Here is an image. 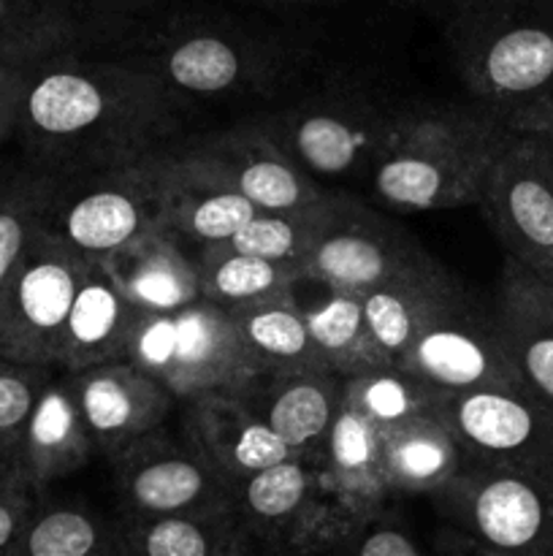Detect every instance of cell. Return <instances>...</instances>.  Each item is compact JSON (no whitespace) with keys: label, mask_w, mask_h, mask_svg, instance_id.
<instances>
[{"label":"cell","mask_w":553,"mask_h":556,"mask_svg":"<svg viewBox=\"0 0 553 556\" xmlns=\"http://www.w3.org/2000/svg\"><path fill=\"white\" fill-rule=\"evenodd\" d=\"M119 500L130 516L177 514L228 503V483L206 465L190 440L144 434L108 459Z\"/></svg>","instance_id":"cell-15"},{"label":"cell","mask_w":553,"mask_h":556,"mask_svg":"<svg viewBox=\"0 0 553 556\" xmlns=\"http://www.w3.org/2000/svg\"><path fill=\"white\" fill-rule=\"evenodd\" d=\"M141 309L123 296L103 261H85L79 288L65 320L57 367L63 372L123 362Z\"/></svg>","instance_id":"cell-25"},{"label":"cell","mask_w":553,"mask_h":556,"mask_svg":"<svg viewBox=\"0 0 553 556\" xmlns=\"http://www.w3.org/2000/svg\"><path fill=\"white\" fill-rule=\"evenodd\" d=\"M399 367L448 394L475 389H526L504 351L493 313L477 307L464 288L417 331Z\"/></svg>","instance_id":"cell-14"},{"label":"cell","mask_w":553,"mask_h":556,"mask_svg":"<svg viewBox=\"0 0 553 556\" xmlns=\"http://www.w3.org/2000/svg\"><path fill=\"white\" fill-rule=\"evenodd\" d=\"M160 166L155 155L119 166L49 174L43 231L85 261H103L160 228Z\"/></svg>","instance_id":"cell-7"},{"label":"cell","mask_w":553,"mask_h":556,"mask_svg":"<svg viewBox=\"0 0 553 556\" xmlns=\"http://www.w3.org/2000/svg\"><path fill=\"white\" fill-rule=\"evenodd\" d=\"M95 454L85 418L65 375L49 378L33 402L16 443V462L36 492L74 476Z\"/></svg>","instance_id":"cell-23"},{"label":"cell","mask_w":553,"mask_h":556,"mask_svg":"<svg viewBox=\"0 0 553 556\" xmlns=\"http://www.w3.org/2000/svg\"><path fill=\"white\" fill-rule=\"evenodd\" d=\"M157 166L163 228L177 233L182 242H193L198 248L226 242L258 212V206L233 190L226 179L179 150L177 141L157 152Z\"/></svg>","instance_id":"cell-19"},{"label":"cell","mask_w":553,"mask_h":556,"mask_svg":"<svg viewBox=\"0 0 553 556\" xmlns=\"http://www.w3.org/2000/svg\"><path fill=\"white\" fill-rule=\"evenodd\" d=\"M314 465L325 492L350 516L380 514L394 494L385 472L383 429L345 400Z\"/></svg>","instance_id":"cell-22"},{"label":"cell","mask_w":553,"mask_h":556,"mask_svg":"<svg viewBox=\"0 0 553 556\" xmlns=\"http://www.w3.org/2000/svg\"><path fill=\"white\" fill-rule=\"evenodd\" d=\"M108 277L141 313H171L201 299L195 255L168 228H152L103 258Z\"/></svg>","instance_id":"cell-24"},{"label":"cell","mask_w":553,"mask_h":556,"mask_svg":"<svg viewBox=\"0 0 553 556\" xmlns=\"http://www.w3.org/2000/svg\"><path fill=\"white\" fill-rule=\"evenodd\" d=\"M442 413L464 459L553 489V405L526 389H475L445 396Z\"/></svg>","instance_id":"cell-12"},{"label":"cell","mask_w":553,"mask_h":556,"mask_svg":"<svg viewBox=\"0 0 553 556\" xmlns=\"http://www.w3.org/2000/svg\"><path fill=\"white\" fill-rule=\"evenodd\" d=\"M385 472L394 494H437L461 470L464 448L439 410L385 429Z\"/></svg>","instance_id":"cell-28"},{"label":"cell","mask_w":553,"mask_h":556,"mask_svg":"<svg viewBox=\"0 0 553 556\" xmlns=\"http://www.w3.org/2000/svg\"><path fill=\"white\" fill-rule=\"evenodd\" d=\"M119 521H106L74 505L33 510L9 556H123Z\"/></svg>","instance_id":"cell-32"},{"label":"cell","mask_w":553,"mask_h":556,"mask_svg":"<svg viewBox=\"0 0 553 556\" xmlns=\"http://www.w3.org/2000/svg\"><path fill=\"white\" fill-rule=\"evenodd\" d=\"M442 33L472 101L507 128L553 98V0H445Z\"/></svg>","instance_id":"cell-2"},{"label":"cell","mask_w":553,"mask_h":556,"mask_svg":"<svg viewBox=\"0 0 553 556\" xmlns=\"http://www.w3.org/2000/svg\"><path fill=\"white\" fill-rule=\"evenodd\" d=\"M399 3H417V0H399Z\"/></svg>","instance_id":"cell-44"},{"label":"cell","mask_w":553,"mask_h":556,"mask_svg":"<svg viewBox=\"0 0 553 556\" xmlns=\"http://www.w3.org/2000/svg\"><path fill=\"white\" fill-rule=\"evenodd\" d=\"M125 362L150 372L184 402L206 394H239L260 372L231 313L209 299L171 313L141 315Z\"/></svg>","instance_id":"cell-6"},{"label":"cell","mask_w":553,"mask_h":556,"mask_svg":"<svg viewBox=\"0 0 553 556\" xmlns=\"http://www.w3.org/2000/svg\"><path fill=\"white\" fill-rule=\"evenodd\" d=\"M22 96H25V68L0 63V144L16 136Z\"/></svg>","instance_id":"cell-40"},{"label":"cell","mask_w":553,"mask_h":556,"mask_svg":"<svg viewBox=\"0 0 553 556\" xmlns=\"http://www.w3.org/2000/svg\"><path fill=\"white\" fill-rule=\"evenodd\" d=\"M228 313L258 369L323 367L293 288L239 304Z\"/></svg>","instance_id":"cell-30"},{"label":"cell","mask_w":553,"mask_h":556,"mask_svg":"<svg viewBox=\"0 0 553 556\" xmlns=\"http://www.w3.org/2000/svg\"><path fill=\"white\" fill-rule=\"evenodd\" d=\"M423 548L401 527L385 521V510L372 516H350L336 541L334 554L358 556H417Z\"/></svg>","instance_id":"cell-38"},{"label":"cell","mask_w":553,"mask_h":556,"mask_svg":"<svg viewBox=\"0 0 553 556\" xmlns=\"http://www.w3.org/2000/svg\"><path fill=\"white\" fill-rule=\"evenodd\" d=\"M434 497L483 554L553 556V489L502 467L464 459Z\"/></svg>","instance_id":"cell-11"},{"label":"cell","mask_w":553,"mask_h":556,"mask_svg":"<svg viewBox=\"0 0 553 556\" xmlns=\"http://www.w3.org/2000/svg\"><path fill=\"white\" fill-rule=\"evenodd\" d=\"M101 36L106 30L74 0H0V63L27 68Z\"/></svg>","instance_id":"cell-29"},{"label":"cell","mask_w":553,"mask_h":556,"mask_svg":"<svg viewBox=\"0 0 553 556\" xmlns=\"http://www.w3.org/2000/svg\"><path fill=\"white\" fill-rule=\"evenodd\" d=\"M228 503L258 554H334L350 519L325 492L314 459L301 454L231 483Z\"/></svg>","instance_id":"cell-9"},{"label":"cell","mask_w":553,"mask_h":556,"mask_svg":"<svg viewBox=\"0 0 553 556\" xmlns=\"http://www.w3.org/2000/svg\"><path fill=\"white\" fill-rule=\"evenodd\" d=\"M85 14H90L106 33L119 30L130 16L141 14L157 0H74Z\"/></svg>","instance_id":"cell-41"},{"label":"cell","mask_w":553,"mask_h":556,"mask_svg":"<svg viewBox=\"0 0 553 556\" xmlns=\"http://www.w3.org/2000/svg\"><path fill=\"white\" fill-rule=\"evenodd\" d=\"M412 106L369 87H334L253 117L312 177L372 174Z\"/></svg>","instance_id":"cell-5"},{"label":"cell","mask_w":553,"mask_h":556,"mask_svg":"<svg viewBox=\"0 0 553 556\" xmlns=\"http://www.w3.org/2000/svg\"><path fill=\"white\" fill-rule=\"evenodd\" d=\"M49 378L52 367L9 362L0 356V456L16 454L27 413Z\"/></svg>","instance_id":"cell-37"},{"label":"cell","mask_w":553,"mask_h":556,"mask_svg":"<svg viewBox=\"0 0 553 556\" xmlns=\"http://www.w3.org/2000/svg\"><path fill=\"white\" fill-rule=\"evenodd\" d=\"M432 261L404 228L350 195H334L304 258V280L366 293L369 288Z\"/></svg>","instance_id":"cell-13"},{"label":"cell","mask_w":553,"mask_h":556,"mask_svg":"<svg viewBox=\"0 0 553 556\" xmlns=\"http://www.w3.org/2000/svg\"><path fill=\"white\" fill-rule=\"evenodd\" d=\"M331 199L334 193L296 210H258L231 239H226V244L258 258L296 266L304 275V258L314 233L323 226Z\"/></svg>","instance_id":"cell-36"},{"label":"cell","mask_w":553,"mask_h":556,"mask_svg":"<svg viewBox=\"0 0 553 556\" xmlns=\"http://www.w3.org/2000/svg\"><path fill=\"white\" fill-rule=\"evenodd\" d=\"M459 291L461 286L455 277L437 261H432L361 293L369 329L385 356L399 364L417 331Z\"/></svg>","instance_id":"cell-27"},{"label":"cell","mask_w":553,"mask_h":556,"mask_svg":"<svg viewBox=\"0 0 553 556\" xmlns=\"http://www.w3.org/2000/svg\"><path fill=\"white\" fill-rule=\"evenodd\" d=\"M179 101L146 71L81 49L25 68L20 139L49 174L144 161L179 139Z\"/></svg>","instance_id":"cell-1"},{"label":"cell","mask_w":553,"mask_h":556,"mask_svg":"<svg viewBox=\"0 0 553 556\" xmlns=\"http://www.w3.org/2000/svg\"><path fill=\"white\" fill-rule=\"evenodd\" d=\"M119 60L155 76L177 101H226L276 90L296 58L280 41L247 27L177 20L133 38Z\"/></svg>","instance_id":"cell-4"},{"label":"cell","mask_w":553,"mask_h":556,"mask_svg":"<svg viewBox=\"0 0 553 556\" xmlns=\"http://www.w3.org/2000/svg\"><path fill=\"white\" fill-rule=\"evenodd\" d=\"M239 400L285 440L293 454L318 459L331 421L345 400V378L323 367L260 369Z\"/></svg>","instance_id":"cell-18"},{"label":"cell","mask_w":553,"mask_h":556,"mask_svg":"<svg viewBox=\"0 0 553 556\" xmlns=\"http://www.w3.org/2000/svg\"><path fill=\"white\" fill-rule=\"evenodd\" d=\"M63 375L74 391L95 451L106 459L133 440L160 429L177 402L160 380L125 358Z\"/></svg>","instance_id":"cell-17"},{"label":"cell","mask_w":553,"mask_h":556,"mask_svg":"<svg viewBox=\"0 0 553 556\" xmlns=\"http://www.w3.org/2000/svg\"><path fill=\"white\" fill-rule=\"evenodd\" d=\"M128 556H247L258 554L231 503L177 514L119 519Z\"/></svg>","instance_id":"cell-26"},{"label":"cell","mask_w":553,"mask_h":556,"mask_svg":"<svg viewBox=\"0 0 553 556\" xmlns=\"http://www.w3.org/2000/svg\"><path fill=\"white\" fill-rule=\"evenodd\" d=\"M38 503L41 492H36L20 470L16 454L0 456V554L11 552Z\"/></svg>","instance_id":"cell-39"},{"label":"cell","mask_w":553,"mask_h":556,"mask_svg":"<svg viewBox=\"0 0 553 556\" xmlns=\"http://www.w3.org/2000/svg\"><path fill=\"white\" fill-rule=\"evenodd\" d=\"M85 258L41 231L0 288V356L9 362L57 367L74 293Z\"/></svg>","instance_id":"cell-10"},{"label":"cell","mask_w":553,"mask_h":556,"mask_svg":"<svg viewBox=\"0 0 553 556\" xmlns=\"http://www.w3.org/2000/svg\"><path fill=\"white\" fill-rule=\"evenodd\" d=\"M177 144L258 210H296L325 195L318 179L304 172L255 119L177 139Z\"/></svg>","instance_id":"cell-16"},{"label":"cell","mask_w":553,"mask_h":556,"mask_svg":"<svg viewBox=\"0 0 553 556\" xmlns=\"http://www.w3.org/2000/svg\"><path fill=\"white\" fill-rule=\"evenodd\" d=\"M493 318L518 378L531 394L553 405V282L507 258Z\"/></svg>","instance_id":"cell-20"},{"label":"cell","mask_w":553,"mask_h":556,"mask_svg":"<svg viewBox=\"0 0 553 556\" xmlns=\"http://www.w3.org/2000/svg\"><path fill=\"white\" fill-rule=\"evenodd\" d=\"M445 396L448 391L426 383L399 364H383L345 378V402L372 418L383 432L412 416L439 410Z\"/></svg>","instance_id":"cell-34"},{"label":"cell","mask_w":553,"mask_h":556,"mask_svg":"<svg viewBox=\"0 0 553 556\" xmlns=\"http://www.w3.org/2000/svg\"><path fill=\"white\" fill-rule=\"evenodd\" d=\"M195 266H198L201 299H209L226 309L271 293L291 291L296 282L304 280L296 266L242 253L226 242L198 248Z\"/></svg>","instance_id":"cell-33"},{"label":"cell","mask_w":553,"mask_h":556,"mask_svg":"<svg viewBox=\"0 0 553 556\" xmlns=\"http://www.w3.org/2000/svg\"><path fill=\"white\" fill-rule=\"evenodd\" d=\"M47 193L49 172L36 163H0V288L43 228Z\"/></svg>","instance_id":"cell-35"},{"label":"cell","mask_w":553,"mask_h":556,"mask_svg":"<svg viewBox=\"0 0 553 556\" xmlns=\"http://www.w3.org/2000/svg\"><path fill=\"white\" fill-rule=\"evenodd\" d=\"M323 288L325 293L312 304H304L296 296L314 348L323 358V367L342 378H350V375L366 372L383 364H394L369 329L361 293L345 291V288Z\"/></svg>","instance_id":"cell-31"},{"label":"cell","mask_w":553,"mask_h":556,"mask_svg":"<svg viewBox=\"0 0 553 556\" xmlns=\"http://www.w3.org/2000/svg\"><path fill=\"white\" fill-rule=\"evenodd\" d=\"M510 128L535 130V134H542L548 136V139H553V98L551 101L540 103V106L529 109V112H524L520 117H515L513 123H510Z\"/></svg>","instance_id":"cell-42"},{"label":"cell","mask_w":553,"mask_h":556,"mask_svg":"<svg viewBox=\"0 0 553 556\" xmlns=\"http://www.w3.org/2000/svg\"><path fill=\"white\" fill-rule=\"evenodd\" d=\"M184 438L228 486L293 454L285 440L233 394L190 400Z\"/></svg>","instance_id":"cell-21"},{"label":"cell","mask_w":553,"mask_h":556,"mask_svg":"<svg viewBox=\"0 0 553 556\" xmlns=\"http://www.w3.org/2000/svg\"><path fill=\"white\" fill-rule=\"evenodd\" d=\"M287 3H307V0H287Z\"/></svg>","instance_id":"cell-43"},{"label":"cell","mask_w":553,"mask_h":556,"mask_svg":"<svg viewBox=\"0 0 553 556\" xmlns=\"http://www.w3.org/2000/svg\"><path fill=\"white\" fill-rule=\"evenodd\" d=\"M504 134L507 125L475 101L412 106L404 128L369 174L374 195L401 212L475 204Z\"/></svg>","instance_id":"cell-3"},{"label":"cell","mask_w":553,"mask_h":556,"mask_svg":"<svg viewBox=\"0 0 553 556\" xmlns=\"http://www.w3.org/2000/svg\"><path fill=\"white\" fill-rule=\"evenodd\" d=\"M475 206L507 258L553 282V139L507 128Z\"/></svg>","instance_id":"cell-8"}]
</instances>
